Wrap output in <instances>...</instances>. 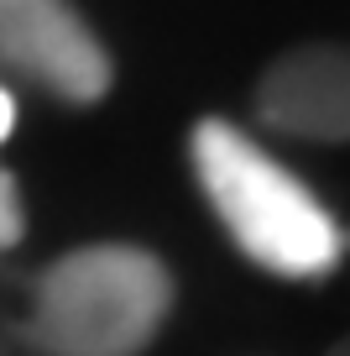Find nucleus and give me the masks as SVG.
<instances>
[{"label":"nucleus","instance_id":"obj_1","mask_svg":"<svg viewBox=\"0 0 350 356\" xmlns=\"http://www.w3.org/2000/svg\"><path fill=\"white\" fill-rule=\"evenodd\" d=\"M194 168L215 215L235 236L246 257L283 278H324L335 273L345 236L329 220V210L277 163L272 152L251 142L241 126L209 121L194 126Z\"/></svg>","mask_w":350,"mask_h":356},{"label":"nucleus","instance_id":"obj_2","mask_svg":"<svg viewBox=\"0 0 350 356\" xmlns=\"http://www.w3.org/2000/svg\"><path fill=\"white\" fill-rule=\"evenodd\" d=\"M173 278L152 252L94 241L37 278L26 341L42 356H142L162 330Z\"/></svg>","mask_w":350,"mask_h":356},{"label":"nucleus","instance_id":"obj_3","mask_svg":"<svg viewBox=\"0 0 350 356\" xmlns=\"http://www.w3.org/2000/svg\"><path fill=\"white\" fill-rule=\"evenodd\" d=\"M0 63L74 105L110 89V53L68 0H0Z\"/></svg>","mask_w":350,"mask_h":356},{"label":"nucleus","instance_id":"obj_4","mask_svg":"<svg viewBox=\"0 0 350 356\" xmlns=\"http://www.w3.org/2000/svg\"><path fill=\"white\" fill-rule=\"evenodd\" d=\"M256 115L283 136L350 142V47H298L267 68Z\"/></svg>","mask_w":350,"mask_h":356},{"label":"nucleus","instance_id":"obj_5","mask_svg":"<svg viewBox=\"0 0 350 356\" xmlns=\"http://www.w3.org/2000/svg\"><path fill=\"white\" fill-rule=\"evenodd\" d=\"M26 231V215H22V189H16V178L0 168V246H16Z\"/></svg>","mask_w":350,"mask_h":356},{"label":"nucleus","instance_id":"obj_6","mask_svg":"<svg viewBox=\"0 0 350 356\" xmlns=\"http://www.w3.org/2000/svg\"><path fill=\"white\" fill-rule=\"evenodd\" d=\"M11 126H16V100L6 95V89H0V142L11 136Z\"/></svg>","mask_w":350,"mask_h":356},{"label":"nucleus","instance_id":"obj_7","mask_svg":"<svg viewBox=\"0 0 350 356\" xmlns=\"http://www.w3.org/2000/svg\"><path fill=\"white\" fill-rule=\"evenodd\" d=\"M329 356H350V335H345V341H340V346H335Z\"/></svg>","mask_w":350,"mask_h":356}]
</instances>
